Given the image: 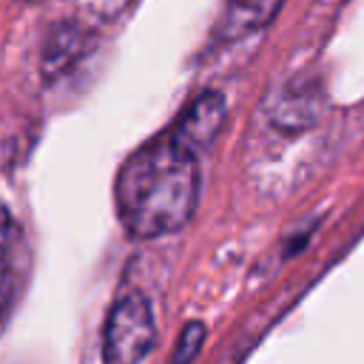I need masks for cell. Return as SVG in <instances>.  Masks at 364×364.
I'll return each instance as SVG.
<instances>
[{
    "label": "cell",
    "mask_w": 364,
    "mask_h": 364,
    "mask_svg": "<svg viewBox=\"0 0 364 364\" xmlns=\"http://www.w3.org/2000/svg\"><path fill=\"white\" fill-rule=\"evenodd\" d=\"M114 199L131 236L154 239L173 233L196 210L199 162L165 131L125 159Z\"/></svg>",
    "instance_id": "6da1fadb"
},
{
    "label": "cell",
    "mask_w": 364,
    "mask_h": 364,
    "mask_svg": "<svg viewBox=\"0 0 364 364\" xmlns=\"http://www.w3.org/2000/svg\"><path fill=\"white\" fill-rule=\"evenodd\" d=\"M154 341H156V324L148 299L139 293L122 296L111 307L105 321L102 358L114 364H134L154 350Z\"/></svg>",
    "instance_id": "7a4b0ae2"
},
{
    "label": "cell",
    "mask_w": 364,
    "mask_h": 364,
    "mask_svg": "<svg viewBox=\"0 0 364 364\" xmlns=\"http://www.w3.org/2000/svg\"><path fill=\"white\" fill-rule=\"evenodd\" d=\"M225 117H228V105H225V97L219 91H202L185 111L182 117L168 128V134L185 148L191 151L193 156L205 154L213 139L219 136L222 125H225Z\"/></svg>",
    "instance_id": "3957f363"
},
{
    "label": "cell",
    "mask_w": 364,
    "mask_h": 364,
    "mask_svg": "<svg viewBox=\"0 0 364 364\" xmlns=\"http://www.w3.org/2000/svg\"><path fill=\"white\" fill-rule=\"evenodd\" d=\"M26 276V236L14 216L0 205V330L14 307Z\"/></svg>",
    "instance_id": "277c9868"
},
{
    "label": "cell",
    "mask_w": 364,
    "mask_h": 364,
    "mask_svg": "<svg viewBox=\"0 0 364 364\" xmlns=\"http://www.w3.org/2000/svg\"><path fill=\"white\" fill-rule=\"evenodd\" d=\"M279 6L282 0H228L225 17H222V34L228 40L245 37L247 31H256L264 23H270Z\"/></svg>",
    "instance_id": "5b68a950"
},
{
    "label": "cell",
    "mask_w": 364,
    "mask_h": 364,
    "mask_svg": "<svg viewBox=\"0 0 364 364\" xmlns=\"http://www.w3.org/2000/svg\"><path fill=\"white\" fill-rule=\"evenodd\" d=\"M202 341H205V324H202V321L185 324V330H182V336H179V341H176V347H173V353H171V361H173V364H179V361L185 364V361L196 358Z\"/></svg>",
    "instance_id": "8992f818"
}]
</instances>
